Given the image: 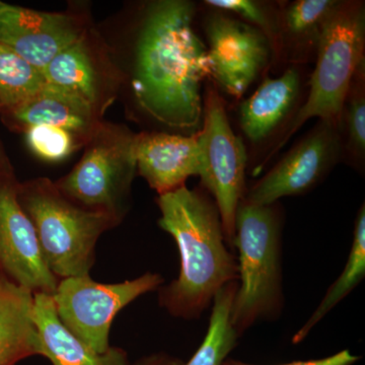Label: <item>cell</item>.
<instances>
[{
    "mask_svg": "<svg viewBox=\"0 0 365 365\" xmlns=\"http://www.w3.org/2000/svg\"><path fill=\"white\" fill-rule=\"evenodd\" d=\"M196 6L158 0L146 6L134 47L132 90L158 123L194 134L203 114V81L210 76L207 47L194 29Z\"/></svg>",
    "mask_w": 365,
    "mask_h": 365,
    "instance_id": "cell-1",
    "label": "cell"
},
{
    "mask_svg": "<svg viewBox=\"0 0 365 365\" xmlns=\"http://www.w3.org/2000/svg\"><path fill=\"white\" fill-rule=\"evenodd\" d=\"M157 202L158 225L176 242L181 261L179 277L160 289V304L177 318H199L223 287L239 279L220 211L205 190L186 185Z\"/></svg>",
    "mask_w": 365,
    "mask_h": 365,
    "instance_id": "cell-2",
    "label": "cell"
},
{
    "mask_svg": "<svg viewBox=\"0 0 365 365\" xmlns=\"http://www.w3.org/2000/svg\"><path fill=\"white\" fill-rule=\"evenodd\" d=\"M18 199L35 228L46 265L58 279L90 275L98 239L121 222L72 202L45 178L18 186Z\"/></svg>",
    "mask_w": 365,
    "mask_h": 365,
    "instance_id": "cell-3",
    "label": "cell"
},
{
    "mask_svg": "<svg viewBox=\"0 0 365 365\" xmlns=\"http://www.w3.org/2000/svg\"><path fill=\"white\" fill-rule=\"evenodd\" d=\"M281 215L276 203L257 205L242 199L235 222L240 284L230 323L241 336L259 319L272 318L282 307Z\"/></svg>",
    "mask_w": 365,
    "mask_h": 365,
    "instance_id": "cell-4",
    "label": "cell"
},
{
    "mask_svg": "<svg viewBox=\"0 0 365 365\" xmlns=\"http://www.w3.org/2000/svg\"><path fill=\"white\" fill-rule=\"evenodd\" d=\"M365 60V4L341 0L327 24L317 52L316 66L306 100L258 170L271 160L290 138L313 118L341 127L346 93L353 76Z\"/></svg>",
    "mask_w": 365,
    "mask_h": 365,
    "instance_id": "cell-5",
    "label": "cell"
},
{
    "mask_svg": "<svg viewBox=\"0 0 365 365\" xmlns=\"http://www.w3.org/2000/svg\"><path fill=\"white\" fill-rule=\"evenodd\" d=\"M136 137L124 127L100 124L73 170L55 182L72 202L123 218L137 170Z\"/></svg>",
    "mask_w": 365,
    "mask_h": 365,
    "instance_id": "cell-6",
    "label": "cell"
},
{
    "mask_svg": "<svg viewBox=\"0 0 365 365\" xmlns=\"http://www.w3.org/2000/svg\"><path fill=\"white\" fill-rule=\"evenodd\" d=\"M197 134L201 184L217 206L227 244L234 247L235 215L248 189V151L232 130L225 100L215 86L203 93L202 123Z\"/></svg>",
    "mask_w": 365,
    "mask_h": 365,
    "instance_id": "cell-7",
    "label": "cell"
},
{
    "mask_svg": "<svg viewBox=\"0 0 365 365\" xmlns=\"http://www.w3.org/2000/svg\"><path fill=\"white\" fill-rule=\"evenodd\" d=\"M160 274L148 272L120 283H101L90 275L59 279L52 294L60 319L91 349H110V330L118 314L132 302L163 284Z\"/></svg>",
    "mask_w": 365,
    "mask_h": 365,
    "instance_id": "cell-8",
    "label": "cell"
},
{
    "mask_svg": "<svg viewBox=\"0 0 365 365\" xmlns=\"http://www.w3.org/2000/svg\"><path fill=\"white\" fill-rule=\"evenodd\" d=\"M210 76L215 88L240 100L273 64L267 38L237 16L213 11L204 19Z\"/></svg>",
    "mask_w": 365,
    "mask_h": 365,
    "instance_id": "cell-9",
    "label": "cell"
},
{
    "mask_svg": "<svg viewBox=\"0 0 365 365\" xmlns=\"http://www.w3.org/2000/svg\"><path fill=\"white\" fill-rule=\"evenodd\" d=\"M343 158L339 125H314L278 163L247 189L245 198L257 205H271L287 196L306 194L328 176Z\"/></svg>",
    "mask_w": 365,
    "mask_h": 365,
    "instance_id": "cell-10",
    "label": "cell"
},
{
    "mask_svg": "<svg viewBox=\"0 0 365 365\" xmlns=\"http://www.w3.org/2000/svg\"><path fill=\"white\" fill-rule=\"evenodd\" d=\"M0 272L33 294L52 295L59 281L46 265L18 186L11 182L0 184Z\"/></svg>",
    "mask_w": 365,
    "mask_h": 365,
    "instance_id": "cell-11",
    "label": "cell"
},
{
    "mask_svg": "<svg viewBox=\"0 0 365 365\" xmlns=\"http://www.w3.org/2000/svg\"><path fill=\"white\" fill-rule=\"evenodd\" d=\"M83 36V29L68 14L45 13L7 4L0 9V44L41 71Z\"/></svg>",
    "mask_w": 365,
    "mask_h": 365,
    "instance_id": "cell-12",
    "label": "cell"
},
{
    "mask_svg": "<svg viewBox=\"0 0 365 365\" xmlns=\"http://www.w3.org/2000/svg\"><path fill=\"white\" fill-rule=\"evenodd\" d=\"M302 66H288L278 78L266 76L253 95L239 107V123L254 146L272 150L302 105ZM268 151V153H269Z\"/></svg>",
    "mask_w": 365,
    "mask_h": 365,
    "instance_id": "cell-13",
    "label": "cell"
},
{
    "mask_svg": "<svg viewBox=\"0 0 365 365\" xmlns=\"http://www.w3.org/2000/svg\"><path fill=\"white\" fill-rule=\"evenodd\" d=\"M136 167L158 195L185 186L187 179L199 176L198 134L143 132L136 137Z\"/></svg>",
    "mask_w": 365,
    "mask_h": 365,
    "instance_id": "cell-14",
    "label": "cell"
},
{
    "mask_svg": "<svg viewBox=\"0 0 365 365\" xmlns=\"http://www.w3.org/2000/svg\"><path fill=\"white\" fill-rule=\"evenodd\" d=\"M33 321L40 355L52 365H130L121 348L98 353L76 337L60 319L51 294H34Z\"/></svg>",
    "mask_w": 365,
    "mask_h": 365,
    "instance_id": "cell-15",
    "label": "cell"
},
{
    "mask_svg": "<svg viewBox=\"0 0 365 365\" xmlns=\"http://www.w3.org/2000/svg\"><path fill=\"white\" fill-rule=\"evenodd\" d=\"M341 0L280 1L277 64L302 66L314 62L322 36Z\"/></svg>",
    "mask_w": 365,
    "mask_h": 365,
    "instance_id": "cell-16",
    "label": "cell"
},
{
    "mask_svg": "<svg viewBox=\"0 0 365 365\" xmlns=\"http://www.w3.org/2000/svg\"><path fill=\"white\" fill-rule=\"evenodd\" d=\"M9 113L24 131L39 125L59 127L71 131L83 143L90 140L101 124L97 108L47 85Z\"/></svg>",
    "mask_w": 365,
    "mask_h": 365,
    "instance_id": "cell-17",
    "label": "cell"
},
{
    "mask_svg": "<svg viewBox=\"0 0 365 365\" xmlns=\"http://www.w3.org/2000/svg\"><path fill=\"white\" fill-rule=\"evenodd\" d=\"M34 294L0 275V365L40 355L33 321Z\"/></svg>",
    "mask_w": 365,
    "mask_h": 365,
    "instance_id": "cell-18",
    "label": "cell"
},
{
    "mask_svg": "<svg viewBox=\"0 0 365 365\" xmlns=\"http://www.w3.org/2000/svg\"><path fill=\"white\" fill-rule=\"evenodd\" d=\"M42 74L45 85L81 98L98 109L100 74L85 36L57 54Z\"/></svg>",
    "mask_w": 365,
    "mask_h": 365,
    "instance_id": "cell-19",
    "label": "cell"
},
{
    "mask_svg": "<svg viewBox=\"0 0 365 365\" xmlns=\"http://www.w3.org/2000/svg\"><path fill=\"white\" fill-rule=\"evenodd\" d=\"M365 276V208L362 204L355 220L354 235L351 251L346 262L344 270L338 279L331 285L328 292L317 307L316 311L307 319L299 332L292 338L294 344L302 342L313 330L314 326L319 323L325 316L337 306L341 300L344 299L357 285L361 282Z\"/></svg>",
    "mask_w": 365,
    "mask_h": 365,
    "instance_id": "cell-20",
    "label": "cell"
},
{
    "mask_svg": "<svg viewBox=\"0 0 365 365\" xmlns=\"http://www.w3.org/2000/svg\"><path fill=\"white\" fill-rule=\"evenodd\" d=\"M237 284V281L228 283L216 294L207 334L202 344L191 359L182 365H222L227 355L234 350L240 337L230 323V309Z\"/></svg>",
    "mask_w": 365,
    "mask_h": 365,
    "instance_id": "cell-21",
    "label": "cell"
},
{
    "mask_svg": "<svg viewBox=\"0 0 365 365\" xmlns=\"http://www.w3.org/2000/svg\"><path fill=\"white\" fill-rule=\"evenodd\" d=\"M342 160L354 169H364L365 162V60L357 68L348 88L341 115Z\"/></svg>",
    "mask_w": 365,
    "mask_h": 365,
    "instance_id": "cell-22",
    "label": "cell"
},
{
    "mask_svg": "<svg viewBox=\"0 0 365 365\" xmlns=\"http://www.w3.org/2000/svg\"><path fill=\"white\" fill-rule=\"evenodd\" d=\"M44 85L42 71L0 44V110L11 111Z\"/></svg>",
    "mask_w": 365,
    "mask_h": 365,
    "instance_id": "cell-23",
    "label": "cell"
},
{
    "mask_svg": "<svg viewBox=\"0 0 365 365\" xmlns=\"http://www.w3.org/2000/svg\"><path fill=\"white\" fill-rule=\"evenodd\" d=\"M204 4L213 11L232 14L258 29L270 43L273 64H277L279 56L280 1L205 0Z\"/></svg>",
    "mask_w": 365,
    "mask_h": 365,
    "instance_id": "cell-24",
    "label": "cell"
},
{
    "mask_svg": "<svg viewBox=\"0 0 365 365\" xmlns=\"http://www.w3.org/2000/svg\"><path fill=\"white\" fill-rule=\"evenodd\" d=\"M25 134L26 144L34 155L49 163L66 160L83 143L66 129L45 125L30 127Z\"/></svg>",
    "mask_w": 365,
    "mask_h": 365,
    "instance_id": "cell-25",
    "label": "cell"
},
{
    "mask_svg": "<svg viewBox=\"0 0 365 365\" xmlns=\"http://www.w3.org/2000/svg\"><path fill=\"white\" fill-rule=\"evenodd\" d=\"M360 356L352 354L350 350L346 349L336 353L332 356L326 357V359L307 360V361H294L290 364L280 365H353L359 361ZM222 365H256L245 364L235 359H225Z\"/></svg>",
    "mask_w": 365,
    "mask_h": 365,
    "instance_id": "cell-26",
    "label": "cell"
},
{
    "mask_svg": "<svg viewBox=\"0 0 365 365\" xmlns=\"http://www.w3.org/2000/svg\"><path fill=\"white\" fill-rule=\"evenodd\" d=\"M184 362L176 357L165 354V353H157V354L148 355L143 359L137 360L130 365H182Z\"/></svg>",
    "mask_w": 365,
    "mask_h": 365,
    "instance_id": "cell-27",
    "label": "cell"
},
{
    "mask_svg": "<svg viewBox=\"0 0 365 365\" xmlns=\"http://www.w3.org/2000/svg\"><path fill=\"white\" fill-rule=\"evenodd\" d=\"M4 2L0 1V9H2V6H4Z\"/></svg>",
    "mask_w": 365,
    "mask_h": 365,
    "instance_id": "cell-28",
    "label": "cell"
},
{
    "mask_svg": "<svg viewBox=\"0 0 365 365\" xmlns=\"http://www.w3.org/2000/svg\"><path fill=\"white\" fill-rule=\"evenodd\" d=\"M0 275H1V272H0Z\"/></svg>",
    "mask_w": 365,
    "mask_h": 365,
    "instance_id": "cell-29",
    "label": "cell"
}]
</instances>
